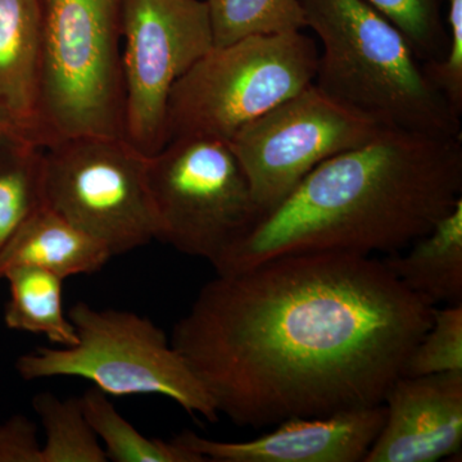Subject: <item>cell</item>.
<instances>
[{
	"label": "cell",
	"mask_w": 462,
	"mask_h": 462,
	"mask_svg": "<svg viewBox=\"0 0 462 462\" xmlns=\"http://www.w3.org/2000/svg\"><path fill=\"white\" fill-rule=\"evenodd\" d=\"M436 306L383 260L282 254L216 273L171 345L240 428L384 403Z\"/></svg>",
	"instance_id": "cell-1"
},
{
	"label": "cell",
	"mask_w": 462,
	"mask_h": 462,
	"mask_svg": "<svg viewBox=\"0 0 462 462\" xmlns=\"http://www.w3.org/2000/svg\"><path fill=\"white\" fill-rule=\"evenodd\" d=\"M462 199V138L383 127L315 167L215 264L242 272L282 254H400Z\"/></svg>",
	"instance_id": "cell-2"
},
{
	"label": "cell",
	"mask_w": 462,
	"mask_h": 462,
	"mask_svg": "<svg viewBox=\"0 0 462 462\" xmlns=\"http://www.w3.org/2000/svg\"><path fill=\"white\" fill-rule=\"evenodd\" d=\"M321 42L314 84L383 127L462 138L461 118L425 78L398 27L367 0H300Z\"/></svg>",
	"instance_id": "cell-3"
},
{
	"label": "cell",
	"mask_w": 462,
	"mask_h": 462,
	"mask_svg": "<svg viewBox=\"0 0 462 462\" xmlns=\"http://www.w3.org/2000/svg\"><path fill=\"white\" fill-rule=\"evenodd\" d=\"M124 0H39L42 147L124 136Z\"/></svg>",
	"instance_id": "cell-4"
},
{
	"label": "cell",
	"mask_w": 462,
	"mask_h": 462,
	"mask_svg": "<svg viewBox=\"0 0 462 462\" xmlns=\"http://www.w3.org/2000/svg\"><path fill=\"white\" fill-rule=\"evenodd\" d=\"M76 345L41 346L18 357L25 380L72 376L89 380L115 397L158 394L191 416L216 422L220 413L202 383L178 354L171 340L147 316L126 310L96 309L78 302L69 309Z\"/></svg>",
	"instance_id": "cell-5"
},
{
	"label": "cell",
	"mask_w": 462,
	"mask_h": 462,
	"mask_svg": "<svg viewBox=\"0 0 462 462\" xmlns=\"http://www.w3.org/2000/svg\"><path fill=\"white\" fill-rule=\"evenodd\" d=\"M319 48L302 32L251 35L212 47L173 85L169 141L229 142L245 125L314 84Z\"/></svg>",
	"instance_id": "cell-6"
},
{
	"label": "cell",
	"mask_w": 462,
	"mask_h": 462,
	"mask_svg": "<svg viewBox=\"0 0 462 462\" xmlns=\"http://www.w3.org/2000/svg\"><path fill=\"white\" fill-rule=\"evenodd\" d=\"M147 179L157 240L215 266L261 217L229 144L171 139L148 157Z\"/></svg>",
	"instance_id": "cell-7"
},
{
	"label": "cell",
	"mask_w": 462,
	"mask_h": 462,
	"mask_svg": "<svg viewBox=\"0 0 462 462\" xmlns=\"http://www.w3.org/2000/svg\"><path fill=\"white\" fill-rule=\"evenodd\" d=\"M148 157L124 136H76L42 147L45 206L107 247L129 254L157 238Z\"/></svg>",
	"instance_id": "cell-8"
},
{
	"label": "cell",
	"mask_w": 462,
	"mask_h": 462,
	"mask_svg": "<svg viewBox=\"0 0 462 462\" xmlns=\"http://www.w3.org/2000/svg\"><path fill=\"white\" fill-rule=\"evenodd\" d=\"M124 138L147 157L169 142L173 85L214 47L206 0H124Z\"/></svg>",
	"instance_id": "cell-9"
},
{
	"label": "cell",
	"mask_w": 462,
	"mask_h": 462,
	"mask_svg": "<svg viewBox=\"0 0 462 462\" xmlns=\"http://www.w3.org/2000/svg\"><path fill=\"white\" fill-rule=\"evenodd\" d=\"M382 129L311 84L245 125L227 144L247 176L263 217L315 167L366 144Z\"/></svg>",
	"instance_id": "cell-10"
},
{
	"label": "cell",
	"mask_w": 462,
	"mask_h": 462,
	"mask_svg": "<svg viewBox=\"0 0 462 462\" xmlns=\"http://www.w3.org/2000/svg\"><path fill=\"white\" fill-rule=\"evenodd\" d=\"M385 420L384 403L279 422L272 433L245 440L208 439L191 430L173 438L215 462H360Z\"/></svg>",
	"instance_id": "cell-11"
},
{
	"label": "cell",
	"mask_w": 462,
	"mask_h": 462,
	"mask_svg": "<svg viewBox=\"0 0 462 462\" xmlns=\"http://www.w3.org/2000/svg\"><path fill=\"white\" fill-rule=\"evenodd\" d=\"M384 406V424L363 462H436L461 455L462 372L401 375Z\"/></svg>",
	"instance_id": "cell-12"
},
{
	"label": "cell",
	"mask_w": 462,
	"mask_h": 462,
	"mask_svg": "<svg viewBox=\"0 0 462 462\" xmlns=\"http://www.w3.org/2000/svg\"><path fill=\"white\" fill-rule=\"evenodd\" d=\"M39 0H0V111L23 141L42 147Z\"/></svg>",
	"instance_id": "cell-13"
},
{
	"label": "cell",
	"mask_w": 462,
	"mask_h": 462,
	"mask_svg": "<svg viewBox=\"0 0 462 462\" xmlns=\"http://www.w3.org/2000/svg\"><path fill=\"white\" fill-rule=\"evenodd\" d=\"M114 257L106 245L42 205L0 256V281L9 267L32 266L67 279L100 272Z\"/></svg>",
	"instance_id": "cell-14"
},
{
	"label": "cell",
	"mask_w": 462,
	"mask_h": 462,
	"mask_svg": "<svg viewBox=\"0 0 462 462\" xmlns=\"http://www.w3.org/2000/svg\"><path fill=\"white\" fill-rule=\"evenodd\" d=\"M407 249L383 260L404 287L434 306L462 303V199Z\"/></svg>",
	"instance_id": "cell-15"
},
{
	"label": "cell",
	"mask_w": 462,
	"mask_h": 462,
	"mask_svg": "<svg viewBox=\"0 0 462 462\" xmlns=\"http://www.w3.org/2000/svg\"><path fill=\"white\" fill-rule=\"evenodd\" d=\"M2 279L8 282L9 287L5 310L9 329L45 337L56 346L76 345L75 327L63 311L65 279L32 266L9 267Z\"/></svg>",
	"instance_id": "cell-16"
},
{
	"label": "cell",
	"mask_w": 462,
	"mask_h": 462,
	"mask_svg": "<svg viewBox=\"0 0 462 462\" xmlns=\"http://www.w3.org/2000/svg\"><path fill=\"white\" fill-rule=\"evenodd\" d=\"M88 422L103 442L108 461L206 462L196 452L171 439L149 438L116 410L107 394L94 387L80 397Z\"/></svg>",
	"instance_id": "cell-17"
},
{
	"label": "cell",
	"mask_w": 462,
	"mask_h": 462,
	"mask_svg": "<svg viewBox=\"0 0 462 462\" xmlns=\"http://www.w3.org/2000/svg\"><path fill=\"white\" fill-rule=\"evenodd\" d=\"M42 205V147L14 142L0 151V256Z\"/></svg>",
	"instance_id": "cell-18"
},
{
	"label": "cell",
	"mask_w": 462,
	"mask_h": 462,
	"mask_svg": "<svg viewBox=\"0 0 462 462\" xmlns=\"http://www.w3.org/2000/svg\"><path fill=\"white\" fill-rule=\"evenodd\" d=\"M32 407L45 431L42 462L108 461L85 418L80 397L62 400L51 392H42L32 398Z\"/></svg>",
	"instance_id": "cell-19"
},
{
	"label": "cell",
	"mask_w": 462,
	"mask_h": 462,
	"mask_svg": "<svg viewBox=\"0 0 462 462\" xmlns=\"http://www.w3.org/2000/svg\"><path fill=\"white\" fill-rule=\"evenodd\" d=\"M216 47L251 35L302 32L300 0H206Z\"/></svg>",
	"instance_id": "cell-20"
},
{
	"label": "cell",
	"mask_w": 462,
	"mask_h": 462,
	"mask_svg": "<svg viewBox=\"0 0 462 462\" xmlns=\"http://www.w3.org/2000/svg\"><path fill=\"white\" fill-rule=\"evenodd\" d=\"M403 33L420 62L438 60L448 45L447 0H367Z\"/></svg>",
	"instance_id": "cell-21"
},
{
	"label": "cell",
	"mask_w": 462,
	"mask_h": 462,
	"mask_svg": "<svg viewBox=\"0 0 462 462\" xmlns=\"http://www.w3.org/2000/svg\"><path fill=\"white\" fill-rule=\"evenodd\" d=\"M462 372V303L434 309L433 320L412 349L402 375Z\"/></svg>",
	"instance_id": "cell-22"
},
{
	"label": "cell",
	"mask_w": 462,
	"mask_h": 462,
	"mask_svg": "<svg viewBox=\"0 0 462 462\" xmlns=\"http://www.w3.org/2000/svg\"><path fill=\"white\" fill-rule=\"evenodd\" d=\"M448 45L438 60L421 62L425 78L457 117L462 116V0H447Z\"/></svg>",
	"instance_id": "cell-23"
},
{
	"label": "cell",
	"mask_w": 462,
	"mask_h": 462,
	"mask_svg": "<svg viewBox=\"0 0 462 462\" xmlns=\"http://www.w3.org/2000/svg\"><path fill=\"white\" fill-rule=\"evenodd\" d=\"M38 427L25 415L0 424V462H42Z\"/></svg>",
	"instance_id": "cell-24"
},
{
	"label": "cell",
	"mask_w": 462,
	"mask_h": 462,
	"mask_svg": "<svg viewBox=\"0 0 462 462\" xmlns=\"http://www.w3.org/2000/svg\"><path fill=\"white\" fill-rule=\"evenodd\" d=\"M16 141H23V139L17 135L5 116L0 111V151Z\"/></svg>",
	"instance_id": "cell-25"
}]
</instances>
